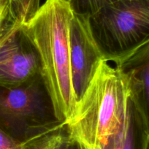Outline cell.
I'll use <instances>...</instances> for the list:
<instances>
[{"mask_svg": "<svg viewBox=\"0 0 149 149\" xmlns=\"http://www.w3.org/2000/svg\"><path fill=\"white\" fill-rule=\"evenodd\" d=\"M128 82L130 97L149 130V42L116 64Z\"/></svg>", "mask_w": 149, "mask_h": 149, "instance_id": "cell-7", "label": "cell"}, {"mask_svg": "<svg viewBox=\"0 0 149 149\" xmlns=\"http://www.w3.org/2000/svg\"><path fill=\"white\" fill-rule=\"evenodd\" d=\"M148 149H149V146H148Z\"/></svg>", "mask_w": 149, "mask_h": 149, "instance_id": "cell-15", "label": "cell"}, {"mask_svg": "<svg viewBox=\"0 0 149 149\" xmlns=\"http://www.w3.org/2000/svg\"><path fill=\"white\" fill-rule=\"evenodd\" d=\"M71 137L66 124L23 143V149H67Z\"/></svg>", "mask_w": 149, "mask_h": 149, "instance_id": "cell-9", "label": "cell"}, {"mask_svg": "<svg viewBox=\"0 0 149 149\" xmlns=\"http://www.w3.org/2000/svg\"><path fill=\"white\" fill-rule=\"evenodd\" d=\"M42 75L15 88L0 86V129L23 144L64 125Z\"/></svg>", "mask_w": 149, "mask_h": 149, "instance_id": "cell-4", "label": "cell"}, {"mask_svg": "<svg viewBox=\"0 0 149 149\" xmlns=\"http://www.w3.org/2000/svg\"><path fill=\"white\" fill-rule=\"evenodd\" d=\"M73 14L70 0H46L22 26L38 54L41 75L57 118L64 124L77 104L70 67V28Z\"/></svg>", "mask_w": 149, "mask_h": 149, "instance_id": "cell-1", "label": "cell"}, {"mask_svg": "<svg viewBox=\"0 0 149 149\" xmlns=\"http://www.w3.org/2000/svg\"><path fill=\"white\" fill-rule=\"evenodd\" d=\"M89 23L104 61L118 64L149 42V0H119Z\"/></svg>", "mask_w": 149, "mask_h": 149, "instance_id": "cell-3", "label": "cell"}, {"mask_svg": "<svg viewBox=\"0 0 149 149\" xmlns=\"http://www.w3.org/2000/svg\"><path fill=\"white\" fill-rule=\"evenodd\" d=\"M0 149H23L22 144L0 129Z\"/></svg>", "mask_w": 149, "mask_h": 149, "instance_id": "cell-13", "label": "cell"}, {"mask_svg": "<svg viewBox=\"0 0 149 149\" xmlns=\"http://www.w3.org/2000/svg\"><path fill=\"white\" fill-rule=\"evenodd\" d=\"M15 13L21 24L29 21L40 8V0H10Z\"/></svg>", "mask_w": 149, "mask_h": 149, "instance_id": "cell-12", "label": "cell"}, {"mask_svg": "<svg viewBox=\"0 0 149 149\" xmlns=\"http://www.w3.org/2000/svg\"><path fill=\"white\" fill-rule=\"evenodd\" d=\"M67 149H84L79 143L71 138Z\"/></svg>", "mask_w": 149, "mask_h": 149, "instance_id": "cell-14", "label": "cell"}, {"mask_svg": "<svg viewBox=\"0 0 149 149\" xmlns=\"http://www.w3.org/2000/svg\"><path fill=\"white\" fill-rule=\"evenodd\" d=\"M22 25L10 0H0V48Z\"/></svg>", "mask_w": 149, "mask_h": 149, "instance_id": "cell-10", "label": "cell"}, {"mask_svg": "<svg viewBox=\"0 0 149 149\" xmlns=\"http://www.w3.org/2000/svg\"><path fill=\"white\" fill-rule=\"evenodd\" d=\"M148 128L130 97L124 129L104 149H148Z\"/></svg>", "mask_w": 149, "mask_h": 149, "instance_id": "cell-8", "label": "cell"}, {"mask_svg": "<svg viewBox=\"0 0 149 149\" xmlns=\"http://www.w3.org/2000/svg\"><path fill=\"white\" fill-rule=\"evenodd\" d=\"M70 45L72 81L78 102L104 60L91 31L89 16L74 12L70 23Z\"/></svg>", "mask_w": 149, "mask_h": 149, "instance_id": "cell-5", "label": "cell"}, {"mask_svg": "<svg viewBox=\"0 0 149 149\" xmlns=\"http://www.w3.org/2000/svg\"><path fill=\"white\" fill-rule=\"evenodd\" d=\"M130 98L124 74L103 60L65 124L70 137L84 149H104L124 129Z\"/></svg>", "mask_w": 149, "mask_h": 149, "instance_id": "cell-2", "label": "cell"}, {"mask_svg": "<svg viewBox=\"0 0 149 149\" xmlns=\"http://www.w3.org/2000/svg\"><path fill=\"white\" fill-rule=\"evenodd\" d=\"M118 1L119 0H70V2L74 12L91 16L104 7Z\"/></svg>", "mask_w": 149, "mask_h": 149, "instance_id": "cell-11", "label": "cell"}, {"mask_svg": "<svg viewBox=\"0 0 149 149\" xmlns=\"http://www.w3.org/2000/svg\"><path fill=\"white\" fill-rule=\"evenodd\" d=\"M40 75L38 54L21 26L0 48V86H21Z\"/></svg>", "mask_w": 149, "mask_h": 149, "instance_id": "cell-6", "label": "cell"}]
</instances>
